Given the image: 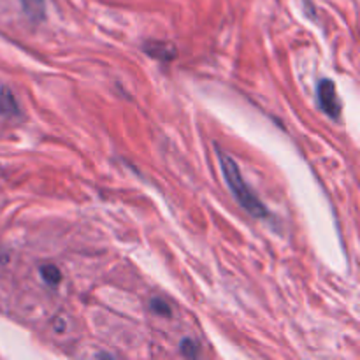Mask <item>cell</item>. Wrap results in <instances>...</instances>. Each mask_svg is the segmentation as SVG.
I'll return each instance as SVG.
<instances>
[{"label": "cell", "mask_w": 360, "mask_h": 360, "mask_svg": "<svg viewBox=\"0 0 360 360\" xmlns=\"http://www.w3.org/2000/svg\"><path fill=\"white\" fill-rule=\"evenodd\" d=\"M150 308L153 309L155 313H158V315L171 316V308H169L167 302L162 301V299H153V301H151V304H150Z\"/></svg>", "instance_id": "52a82bcc"}, {"label": "cell", "mask_w": 360, "mask_h": 360, "mask_svg": "<svg viewBox=\"0 0 360 360\" xmlns=\"http://www.w3.org/2000/svg\"><path fill=\"white\" fill-rule=\"evenodd\" d=\"M41 274H42V278H44L46 283H49V285H56V283H60V280H62V273H60V269L56 266H51V264H48V266H42Z\"/></svg>", "instance_id": "8992f818"}, {"label": "cell", "mask_w": 360, "mask_h": 360, "mask_svg": "<svg viewBox=\"0 0 360 360\" xmlns=\"http://www.w3.org/2000/svg\"><path fill=\"white\" fill-rule=\"evenodd\" d=\"M217 150H218V158H220L221 171H224V176H225V181H227L229 188H231V192L234 193L238 202L241 204V206L245 207L252 217L266 218L267 217L266 206H264V204L260 202L252 192H250L246 183L243 181V176L241 172H239L238 164H236V162L232 160L224 150H220V148H217Z\"/></svg>", "instance_id": "6da1fadb"}, {"label": "cell", "mask_w": 360, "mask_h": 360, "mask_svg": "<svg viewBox=\"0 0 360 360\" xmlns=\"http://www.w3.org/2000/svg\"><path fill=\"white\" fill-rule=\"evenodd\" d=\"M23 13L30 18L32 21L39 23L46 16V0H20Z\"/></svg>", "instance_id": "277c9868"}, {"label": "cell", "mask_w": 360, "mask_h": 360, "mask_svg": "<svg viewBox=\"0 0 360 360\" xmlns=\"http://www.w3.org/2000/svg\"><path fill=\"white\" fill-rule=\"evenodd\" d=\"M181 352L185 357H195L197 355V345L193 343V341L190 340H185L181 343Z\"/></svg>", "instance_id": "ba28073f"}, {"label": "cell", "mask_w": 360, "mask_h": 360, "mask_svg": "<svg viewBox=\"0 0 360 360\" xmlns=\"http://www.w3.org/2000/svg\"><path fill=\"white\" fill-rule=\"evenodd\" d=\"M144 51L150 56H153V58L164 60V62L176 58V48L172 44H169V42L150 41L144 44Z\"/></svg>", "instance_id": "3957f363"}, {"label": "cell", "mask_w": 360, "mask_h": 360, "mask_svg": "<svg viewBox=\"0 0 360 360\" xmlns=\"http://www.w3.org/2000/svg\"><path fill=\"white\" fill-rule=\"evenodd\" d=\"M319 102L322 111L330 118L338 120L341 115V101L338 97L336 84L330 79H322L319 83Z\"/></svg>", "instance_id": "7a4b0ae2"}, {"label": "cell", "mask_w": 360, "mask_h": 360, "mask_svg": "<svg viewBox=\"0 0 360 360\" xmlns=\"http://www.w3.org/2000/svg\"><path fill=\"white\" fill-rule=\"evenodd\" d=\"M20 112L16 104V98H14L13 91L7 90V88H2L0 90V115L2 116H14Z\"/></svg>", "instance_id": "5b68a950"}]
</instances>
